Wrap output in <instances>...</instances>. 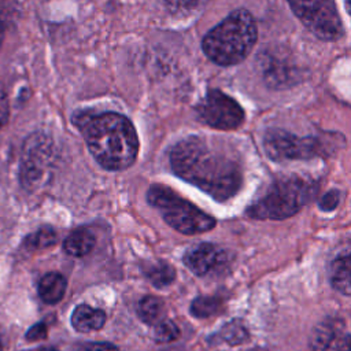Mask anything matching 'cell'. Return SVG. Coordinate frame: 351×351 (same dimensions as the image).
<instances>
[{
  "label": "cell",
  "mask_w": 351,
  "mask_h": 351,
  "mask_svg": "<svg viewBox=\"0 0 351 351\" xmlns=\"http://www.w3.org/2000/svg\"><path fill=\"white\" fill-rule=\"evenodd\" d=\"M45 336H47V326L43 322L33 325L26 333V339L30 341H37V340L45 339Z\"/></svg>",
  "instance_id": "cb8c5ba5"
},
{
  "label": "cell",
  "mask_w": 351,
  "mask_h": 351,
  "mask_svg": "<svg viewBox=\"0 0 351 351\" xmlns=\"http://www.w3.org/2000/svg\"><path fill=\"white\" fill-rule=\"evenodd\" d=\"M225 261V254L214 244L202 243L186 251L184 263L197 276H204Z\"/></svg>",
  "instance_id": "8fae6325"
},
{
  "label": "cell",
  "mask_w": 351,
  "mask_h": 351,
  "mask_svg": "<svg viewBox=\"0 0 351 351\" xmlns=\"http://www.w3.org/2000/svg\"><path fill=\"white\" fill-rule=\"evenodd\" d=\"M3 348H4V343H3V339L0 336V351H3Z\"/></svg>",
  "instance_id": "83f0119b"
},
{
  "label": "cell",
  "mask_w": 351,
  "mask_h": 351,
  "mask_svg": "<svg viewBox=\"0 0 351 351\" xmlns=\"http://www.w3.org/2000/svg\"><path fill=\"white\" fill-rule=\"evenodd\" d=\"M299 21L318 38L336 41L343 33V22L335 0H287Z\"/></svg>",
  "instance_id": "52a82bcc"
},
{
  "label": "cell",
  "mask_w": 351,
  "mask_h": 351,
  "mask_svg": "<svg viewBox=\"0 0 351 351\" xmlns=\"http://www.w3.org/2000/svg\"><path fill=\"white\" fill-rule=\"evenodd\" d=\"M207 0H163L166 8L174 15H186L197 11Z\"/></svg>",
  "instance_id": "d6986e66"
},
{
  "label": "cell",
  "mask_w": 351,
  "mask_h": 351,
  "mask_svg": "<svg viewBox=\"0 0 351 351\" xmlns=\"http://www.w3.org/2000/svg\"><path fill=\"white\" fill-rule=\"evenodd\" d=\"M93 247H95V236L86 228H78L73 230L63 243V250L66 251V254L75 258L85 256L92 251Z\"/></svg>",
  "instance_id": "5bb4252c"
},
{
  "label": "cell",
  "mask_w": 351,
  "mask_h": 351,
  "mask_svg": "<svg viewBox=\"0 0 351 351\" xmlns=\"http://www.w3.org/2000/svg\"><path fill=\"white\" fill-rule=\"evenodd\" d=\"M4 36H5V22H4L3 15L0 14V47H1V44H3Z\"/></svg>",
  "instance_id": "4316f807"
},
{
  "label": "cell",
  "mask_w": 351,
  "mask_h": 351,
  "mask_svg": "<svg viewBox=\"0 0 351 351\" xmlns=\"http://www.w3.org/2000/svg\"><path fill=\"white\" fill-rule=\"evenodd\" d=\"M222 302L214 296H199L191 304V313L197 318H207L218 314Z\"/></svg>",
  "instance_id": "ac0fdd59"
},
{
  "label": "cell",
  "mask_w": 351,
  "mask_h": 351,
  "mask_svg": "<svg viewBox=\"0 0 351 351\" xmlns=\"http://www.w3.org/2000/svg\"><path fill=\"white\" fill-rule=\"evenodd\" d=\"M308 199V185L298 177L274 181L247 210L256 219H284L296 214Z\"/></svg>",
  "instance_id": "5b68a950"
},
{
  "label": "cell",
  "mask_w": 351,
  "mask_h": 351,
  "mask_svg": "<svg viewBox=\"0 0 351 351\" xmlns=\"http://www.w3.org/2000/svg\"><path fill=\"white\" fill-rule=\"evenodd\" d=\"M147 199L162 213L163 219L180 233L197 234L215 226V219L211 215L182 199L169 186L154 184L148 189Z\"/></svg>",
  "instance_id": "277c9868"
},
{
  "label": "cell",
  "mask_w": 351,
  "mask_h": 351,
  "mask_svg": "<svg viewBox=\"0 0 351 351\" xmlns=\"http://www.w3.org/2000/svg\"><path fill=\"white\" fill-rule=\"evenodd\" d=\"M40 351H56L55 348H41Z\"/></svg>",
  "instance_id": "f1b7e54d"
},
{
  "label": "cell",
  "mask_w": 351,
  "mask_h": 351,
  "mask_svg": "<svg viewBox=\"0 0 351 351\" xmlns=\"http://www.w3.org/2000/svg\"><path fill=\"white\" fill-rule=\"evenodd\" d=\"M351 258L350 254L346 252L337 256L330 267V282L336 291L348 296L351 291Z\"/></svg>",
  "instance_id": "9a60e30c"
},
{
  "label": "cell",
  "mask_w": 351,
  "mask_h": 351,
  "mask_svg": "<svg viewBox=\"0 0 351 351\" xmlns=\"http://www.w3.org/2000/svg\"><path fill=\"white\" fill-rule=\"evenodd\" d=\"M313 351H350V335L340 319L321 322L313 336Z\"/></svg>",
  "instance_id": "30bf717a"
},
{
  "label": "cell",
  "mask_w": 351,
  "mask_h": 351,
  "mask_svg": "<svg viewBox=\"0 0 351 351\" xmlns=\"http://www.w3.org/2000/svg\"><path fill=\"white\" fill-rule=\"evenodd\" d=\"M55 151L51 138L43 133L29 136L23 144L19 180L26 191L41 188L49 177L53 166Z\"/></svg>",
  "instance_id": "8992f818"
},
{
  "label": "cell",
  "mask_w": 351,
  "mask_h": 351,
  "mask_svg": "<svg viewBox=\"0 0 351 351\" xmlns=\"http://www.w3.org/2000/svg\"><path fill=\"white\" fill-rule=\"evenodd\" d=\"M196 112L203 123L219 130L237 129L244 121V110L240 104L218 89L206 93L196 106Z\"/></svg>",
  "instance_id": "ba28073f"
},
{
  "label": "cell",
  "mask_w": 351,
  "mask_h": 351,
  "mask_svg": "<svg viewBox=\"0 0 351 351\" xmlns=\"http://www.w3.org/2000/svg\"><path fill=\"white\" fill-rule=\"evenodd\" d=\"M145 276L152 285L158 288H163L170 285L174 281L176 270L167 262H159L152 265L149 269H147Z\"/></svg>",
  "instance_id": "e0dca14e"
},
{
  "label": "cell",
  "mask_w": 351,
  "mask_h": 351,
  "mask_svg": "<svg viewBox=\"0 0 351 351\" xmlns=\"http://www.w3.org/2000/svg\"><path fill=\"white\" fill-rule=\"evenodd\" d=\"M10 114V106H8V99L3 88L0 86V129L7 123Z\"/></svg>",
  "instance_id": "d4e9b609"
},
{
  "label": "cell",
  "mask_w": 351,
  "mask_h": 351,
  "mask_svg": "<svg viewBox=\"0 0 351 351\" xmlns=\"http://www.w3.org/2000/svg\"><path fill=\"white\" fill-rule=\"evenodd\" d=\"M337 203H339V193H337V191H330V192L324 195V197L321 199L319 206H321L322 210L330 211V210H333L337 206Z\"/></svg>",
  "instance_id": "603a6c76"
},
{
  "label": "cell",
  "mask_w": 351,
  "mask_h": 351,
  "mask_svg": "<svg viewBox=\"0 0 351 351\" xmlns=\"http://www.w3.org/2000/svg\"><path fill=\"white\" fill-rule=\"evenodd\" d=\"M267 155L273 160L307 159L318 154V140L313 137H298L281 129H270L263 138Z\"/></svg>",
  "instance_id": "9c48e42d"
},
{
  "label": "cell",
  "mask_w": 351,
  "mask_h": 351,
  "mask_svg": "<svg viewBox=\"0 0 351 351\" xmlns=\"http://www.w3.org/2000/svg\"><path fill=\"white\" fill-rule=\"evenodd\" d=\"M85 143L97 160L107 170H125L136 160L138 138L132 122L118 112H81L73 118Z\"/></svg>",
  "instance_id": "7a4b0ae2"
},
{
  "label": "cell",
  "mask_w": 351,
  "mask_h": 351,
  "mask_svg": "<svg viewBox=\"0 0 351 351\" xmlns=\"http://www.w3.org/2000/svg\"><path fill=\"white\" fill-rule=\"evenodd\" d=\"M163 307H165V304L160 298L148 295L140 300L137 313H138V317L145 324H154L160 318V315L163 313Z\"/></svg>",
  "instance_id": "2e32d148"
},
{
  "label": "cell",
  "mask_w": 351,
  "mask_h": 351,
  "mask_svg": "<svg viewBox=\"0 0 351 351\" xmlns=\"http://www.w3.org/2000/svg\"><path fill=\"white\" fill-rule=\"evenodd\" d=\"M221 337L225 341H228L229 344H239V343H243L248 337V333L240 322L232 321L222 328Z\"/></svg>",
  "instance_id": "7402d4cb"
},
{
  "label": "cell",
  "mask_w": 351,
  "mask_h": 351,
  "mask_svg": "<svg viewBox=\"0 0 351 351\" xmlns=\"http://www.w3.org/2000/svg\"><path fill=\"white\" fill-rule=\"evenodd\" d=\"M106 322L104 311L90 307L88 304H80L71 314V325L78 332H92L103 328Z\"/></svg>",
  "instance_id": "7c38bea8"
},
{
  "label": "cell",
  "mask_w": 351,
  "mask_h": 351,
  "mask_svg": "<svg viewBox=\"0 0 351 351\" xmlns=\"http://www.w3.org/2000/svg\"><path fill=\"white\" fill-rule=\"evenodd\" d=\"M56 241V233L51 228H41L26 239L29 248H47Z\"/></svg>",
  "instance_id": "ffe728a7"
},
{
  "label": "cell",
  "mask_w": 351,
  "mask_h": 351,
  "mask_svg": "<svg viewBox=\"0 0 351 351\" xmlns=\"http://www.w3.org/2000/svg\"><path fill=\"white\" fill-rule=\"evenodd\" d=\"M174 173L196 185L218 202L234 196L241 186V171L230 158L214 152L199 137H188L177 143L170 152Z\"/></svg>",
  "instance_id": "6da1fadb"
},
{
  "label": "cell",
  "mask_w": 351,
  "mask_h": 351,
  "mask_svg": "<svg viewBox=\"0 0 351 351\" xmlns=\"http://www.w3.org/2000/svg\"><path fill=\"white\" fill-rule=\"evenodd\" d=\"M85 351H119V350L111 343H90L88 344Z\"/></svg>",
  "instance_id": "484cf974"
},
{
  "label": "cell",
  "mask_w": 351,
  "mask_h": 351,
  "mask_svg": "<svg viewBox=\"0 0 351 351\" xmlns=\"http://www.w3.org/2000/svg\"><path fill=\"white\" fill-rule=\"evenodd\" d=\"M66 287L67 281L60 273H47L41 277L38 282V296L43 302L48 304H55L60 302V299L64 296Z\"/></svg>",
  "instance_id": "4fadbf2b"
},
{
  "label": "cell",
  "mask_w": 351,
  "mask_h": 351,
  "mask_svg": "<svg viewBox=\"0 0 351 351\" xmlns=\"http://www.w3.org/2000/svg\"><path fill=\"white\" fill-rule=\"evenodd\" d=\"M258 38V29L252 15L245 8L229 14L203 38L206 56L218 66H234L252 51Z\"/></svg>",
  "instance_id": "3957f363"
},
{
  "label": "cell",
  "mask_w": 351,
  "mask_h": 351,
  "mask_svg": "<svg viewBox=\"0 0 351 351\" xmlns=\"http://www.w3.org/2000/svg\"><path fill=\"white\" fill-rule=\"evenodd\" d=\"M180 330L177 325L170 319L160 321L154 329V337L158 343H169L178 337Z\"/></svg>",
  "instance_id": "44dd1931"
}]
</instances>
